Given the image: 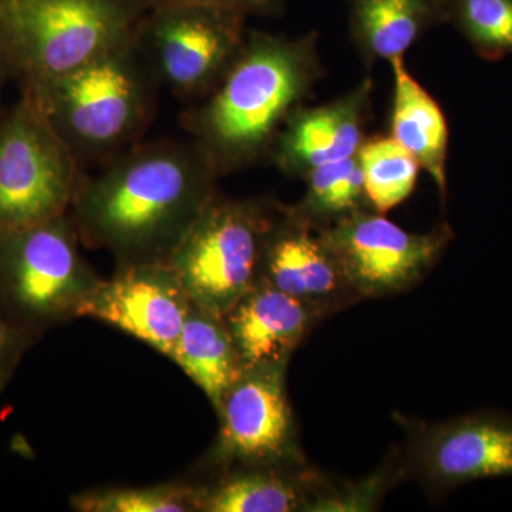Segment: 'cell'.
<instances>
[{"mask_svg":"<svg viewBox=\"0 0 512 512\" xmlns=\"http://www.w3.org/2000/svg\"><path fill=\"white\" fill-rule=\"evenodd\" d=\"M244 13L207 5L148 9L138 45L157 80L185 99L207 96L244 45Z\"/></svg>","mask_w":512,"mask_h":512,"instance_id":"ba28073f","label":"cell"},{"mask_svg":"<svg viewBox=\"0 0 512 512\" xmlns=\"http://www.w3.org/2000/svg\"><path fill=\"white\" fill-rule=\"evenodd\" d=\"M148 9L167 5H207L238 10L244 15H266L281 8L282 0H143Z\"/></svg>","mask_w":512,"mask_h":512,"instance_id":"cb8c5ba5","label":"cell"},{"mask_svg":"<svg viewBox=\"0 0 512 512\" xmlns=\"http://www.w3.org/2000/svg\"><path fill=\"white\" fill-rule=\"evenodd\" d=\"M26 336L29 333L6 322L0 313V389L8 382L18 363L20 353L25 348Z\"/></svg>","mask_w":512,"mask_h":512,"instance_id":"d4e9b609","label":"cell"},{"mask_svg":"<svg viewBox=\"0 0 512 512\" xmlns=\"http://www.w3.org/2000/svg\"><path fill=\"white\" fill-rule=\"evenodd\" d=\"M201 488L164 484L154 487L110 488L76 495L74 510L82 512L200 511Z\"/></svg>","mask_w":512,"mask_h":512,"instance_id":"603a6c76","label":"cell"},{"mask_svg":"<svg viewBox=\"0 0 512 512\" xmlns=\"http://www.w3.org/2000/svg\"><path fill=\"white\" fill-rule=\"evenodd\" d=\"M79 160L32 96L0 116V235L72 207Z\"/></svg>","mask_w":512,"mask_h":512,"instance_id":"52a82bcc","label":"cell"},{"mask_svg":"<svg viewBox=\"0 0 512 512\" xmlns=\"http://www.w3.org/2000/svg\"><path fill=\"white\" fill-rule=\"evenodd\" d=\"M191 302L167 262H140L100 281L77 316L109 323L171 360Z\"/></svg>","mask_w":512,"mask_h":512,"instance_id":"7c38bea8","label":"cell"},{"mask_svg":"<svg viewBox=\"0 0 512 512\" xmlns=\"http://www.w3.org/2000/svg\"><path fill=\"white\" fill-rule=\"evenodd\" d=\"M320 229L360 301L397 295L420 284L453 238L447 227L413 234L383 214L363 210Z\"/></svg>","mask_w":512,"mask_h":512,"instance_id":"9c48e42d","label":"cell"},{"mask_svg":"<svg viewBox=\"0 0 512 512\" xmlns=\"http://www.w3.org/2000/svg\"><path fill=\"white\" fill-rule=\"evenodd\" d=\"M262 281L288 293L323 316L357 301L319 225L298 211L274 222L266 237Z\"/></svg>","mask_w":512,"mask_h":512,"instance_id":"4fadbf2b","label":"cell"},{"mask_svg":"<svg viewBox=\"0 0 512 512\" xmlns=\"http://www.w3.org/2000/svg\"><path fill=\"white\" fill-rule=\"evenodd\" d=\"M157 77L138 39L73 72L22 87L77 160L109 156L146 127Z\"/></svg>","mask_w":512,"mask_h":512,"instance_id":"3957f363","label":"cell"},{"mask_svg":"<svg viewBox=\"0 0 512 512\" xmlns=\"http://www.w3.org/2000/svg\"><path fill=\"white\" fill-rule=\"evenodd\" d=\"M171 360L200 387L215 412L225 392L244 372L224 316L195 302H191Z\"/></svg>","mask_w":512,"mask_h":512,"instance_id":"ac0fdd59","label":"cell"},{"mask_svg":"<svg viewBox=\"0 0 512 512\" xmlns=\"http://www.w3.org/2000/svg\"><path fill=\"white\" fill-rule=\"evenodd\" d=\"M217 170L194 143L153 141L120 154L80 183L73 222L121 265L167 261L215 198Z\"/></svg>","mask_w":512,"mask_h":512,"instance_id":"6da1fadb","label":"cell"},{"mask_svg":"<svg viewBox=\"0 0 512 512\" xmlns=\"http://www.w3.org/2000/svg\"><path fill=\"white\" fill-rule=\"evenodd\" d=\"M311 39L252 33L200 106L184 114L185 130L217 173L256 160L311 87Z\"/></svg>","mask_w":512,"mask_h":512,"instance_id":"7a4b0ae2","label":"cell"},{"mask_svg":"<svg viewBox=\"0 0 512 512\" xmlns=\"http://www.w3.org/2000/svg\"><path fill=\"white\" fill-rule=\"evenodd\" d=\"M366 200L379 214L392 211L409 198L420 165L393 137L373 138L357 151Z\"/></svg>","mask_w":512,"mask_h":512,"instance_id":"ffe728a7","label":"cell"},{"mask_svg":"<svg viewBox=\"0 0 512 512\" xmlns=\"http://www.w3.org/2000/svg\"><path fill=\"white\" fill-rule=\"evenodd\" d=\"M143 0H0L13 77L35 86L138 39Z\"/></svg>","mask_w":512,"mask_h":512,"instance_id":"277c9868","label":"cell"},{"mask_svg":"<svg viewBox=\"0 0 512 512\" xmlns=\"http://www.w3.org/2000/svg\"><path fill=\"white\" fill-rule=\"evenodd\" d=\"M286 366L244 370L217 409L220 433L211 461L222 468L306 463L299 447Z\"/></svg>","mask_w":512,"mask_h":512,"instance_id":"30bf717a","label":"cell"},{"mask_svg":"<svg viewBox=\"0 0 512 512\" xmlns=\"http://www.w3.org/2000/svg\"><path fill=\"white\" fill-rule=\"evenodd\" d=\"M67 214L0 235V309L29 333L77 316L101 279L80 255Z\"/></svg>","mask_w":512,"mask_h":512,"instance_id":"5b68a950","label":"cell"},{"mask_svg":"<svg viewBox=\"0 0 512 512\" xmlns=\"http://www.w3.org/2000/svg\"><path fill=\"white\" fill-rule=\"evenodd\" d=\"M409 427L404 474L431 494L487 478L512 477L510 416L477 412Z\"/></svg>","mask_w":512,"mask_h":512,"instance_id":"8fae6325","label":"cell"},{"mask_svg":"<svg viewBox=\"0 0 512 512\" xmlns=\"http://www.w3.org/2000/svg\"><path fill=\"white\" fill-rule=\"evenodd\" d=\"M9 77H13L12 66H10L8 49H6L5 36L0 28V96H2L3 86L8 82Z\"/></svg>","mask_w":512,"mask_h":512,"instance_id":"484cf974","label":"cell"},{"mask_svg":"<svg viewBox=\"0 0 512 512\" xmlns=\"http://www.w3.org/2000/svg\"><path fill=\"white\" fill-rule=\"evenodd\" d=\"M367 84L336 103L293 111L276 141V163L291 174L306 175L319 165L357 156L362 146Z\"/></svg>","mask_w":512,"mask_h":512,"instance_id":"2e32d148","label":"cell"},{"mask_svg":"<svg viewBox=\"0 0 512 512\" xmlns=\"http://www.w3.org/2000/svg\"><path fill=\"white\" fill-rule=\"evenodd\" d=\"M394 77L392 137L446 194L448 126L437 101L407 69L403 57L390 60Z\"/></svg>","mask_w":512,"mask_h":512,"instance_id":"e0dca14e","label":"cell"},{"mask_svg":"<svg viewBox=\"0 0 512 512\" xmlns=\"http://www.w3.org/2000/svg\"><path fill=\"white\" fill-rule=\"evenodd\" d=\"M305 177L308 192L296 211L313 224L333 222L362 210L365 184L357 156L319 165Z\"/></svg>","mask_w":512,"mask_h":512,"instance_id":"44dd1931","label":"cell"},{"mask_svg":"<svg viewBox=\"0 0 512 512\" xmlns=\"http://www.w3.org/2000/svg\"><path fill=\"white\" fill-rule=\"evenodd\" d=\"M451 22L485 60L512 56V0H439Z\"/></svg>","mask_w":512,"mask_h":512,"instance_id":"7402d4cb","label":"cell"},{"mask_svg":"<svg viewBox=\"0 0 512 512\" xmlns=\"http://www.w3.org/2000/svg\"><path fill=\"white\" fill-rule=\"evenodd\" d=\"M208 487L201 488L200 511H318L332 488L308 463L229 466Z\"/></svg>","mask_w":512,"mask_h":512,"instance_id":"9a60e30c","label":"cell"},{"mask_svg":"<svg viewBox=\"0 0 512 512\" xmlns=\"http://www.w3.org/2000/svg\"><path fill=\"white\" fill-rule=\"evenodd\" d=\"M323 318L262 279L224 315L244 370L288 367L293 352Z\"/></svg>","mask_w":512,"mask_h":512,"instance_id":"5bb4252c","label":"cell"},{"mask_svg":"<svg viewBox=\"0 0 512 512\" xmlns=\"http://www.w3.org/2000/svg\"><path fill=\"white\" fill-rule=\"evenodd\" d=\"M274 222L255 202L214 198L165 262L192 302L224 316L261 281Z\"/></svg>","mask_w":512,"mask_h":512,"instance_id":"8992f818","label":"cell"},{"mask_svg":"<svg viewBox=\"0 0 512 512\" xmlns=\"http://www.w3.org/2000/svg\"><path fill=\"white\" fill-rule=\"evenodd\" d=\"M353 36L373 59L393 60L433 23L443 22L439 0H350Z\"/></svg>","mask_w":512,"mask_h":512,"instance_id":"d6986e66","label":"cell"}]
</instances>
